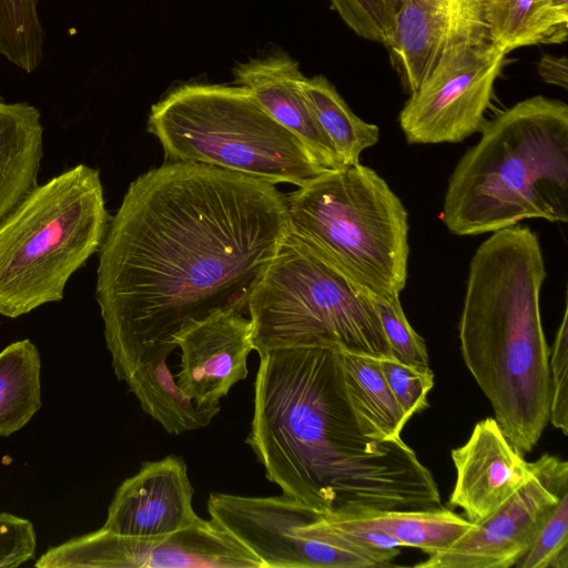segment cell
I'll return each mask as SVG.
<instances>
[{
    "label": "cell",
    "instance_id": "obj_1",
    "mask_svg": "<svg viewBox=\"0 0 568 568\" xmlns=\"http://www.w3.org/2000/svg\"><path fill=\"white\" fill-rule=\"evenodd\" d=\"M290 231L275 184L165 161L129 185L99 248L95 297L119 381L168 358L183 328L243 312Z\"/></svg>",
    "mask_w": 568,
    "mask_h": 568
},
{
    "label": "cell",
    "instance_id": "obj_2",
    "mask_svg": "<svg viewBox=\"0 0 568 568\" xmlns=\"http://www.w3.org/2000/svg\"><path fill=\"white\" fill-rule=\"evenodd\" d=\"M342 348L260 355L245 443L283 494L323 515L442 507L437 484L403 439L365 435L351 404Z\"/></svg>",
    "mask_w": 568,
    "mask_h": 568
},
{
    "label": "cell",
    "instance_id": "obj_3",
    "mask_svg": "<svg viewBox=\"0 0 568 568\" xmlns=\"http://www.w3.org/2000/svg\"><path fill=\"white\" fill-rule=\"evenodd\" d=\"M546 268L528 226L493 232L474 253L458 323L465 365L523 455L549 422V347L540 314Z\"/></svg>",
    "mask_w": 568,
    "mask_h": 568
},
{
    "label": "cell",
    "instance_id": "obj_4",
    "mask_svg": "<svg viewBox=\"0 0 568 568\" xmlns=\"http://www.w3.org/2000/svg\"><path fill=\"white\" fill-rule=\"evenodd\" d=\"M456 164L442 221L455 235L568 221V105L535 95L499 112Z\"/></svg>",
    "mask_w": 568,
    "mask_h": 568
},
{
    "label": "cell",
    "instance_id": "obj_5",
    "mask_svg": "<svg viewBox=\"0 0 568 568\" xmlns=\"http://www.w3.org/2000/svg\"><path fill=\"white\" fill-rule=\"evenodd\" d=\"M372 294L290 226L247 301L254 351L335 345L393 357Z\"/></svg>",
    "mask_w": 568,
    "mask_h": 568
},
{
    "label": "cell",
    "instance_id": "obj_6",
    "mask_svg": "<svg viewBox=\"0 0 568 568\" xmlns=\"http://www.w3.org/2000/svg\"><path fill=\"white\" fill-rule=\"evenodd\" d=\"M110 217L98 170L85 164L36 185L0 221V315L16 318L63 298L99 251Z\"/></svg>",
    "mask_w": 568,
    "mask_h": 568
},
{
    "label": "cell",
    "instance_id": "obj_7",
    "mask_svg": "<svg viewBox=\"0 0 568 568\" xmlns=\"http://www.w3.org/2000/svg\"><path fill=\"white\" fill-rule=\"evenodd\" d=\"M148 131L165 161L239 172L302 186L329 170L242 87L185 83L152 105Z\"/></svg>",
    "mask_w": 568,
    "mask_h": 568
},
{
    "label": "cell",
    "instance_id": "obj_8",
    "mask_svg": "<svg viewBox=\"0 0 568 568\" xmlns=\"http://www.w3.org/2000/svg\"><path fill=\"white\" fill-rule=\"evenodd\" d=\"M291 230L369 292L399 295L407 280L408 215L373 169H331L286 195Z\"/></svg>",
    "mask_w": 568,
    "mask_h": 568
},
{
    "label": "cell",
    "instance_id": "obj_9",
    "mask_svg": "<svg viewBox=\"0 0 568 568\" xmlns=\"http://www.w3.org/2000/svg\"><path fill=\"white\" fill-rule=\"evenodd\" d=\"M207 513L264 568L386 567L400 552L356 541L333 528L321 511L285 494L212 493Z\"/></svg>",
    "mask_w": 568,
    "mask_h": 568
},
{
    "label": "cell",
    "instance_id": "obj_10",
    "mask_svg": "<svg viewBox=\"0 0 568 568\" xmlns=\"http://www.w3.org/2000/svg\"><path fill=\"white\" fill-rule=\"evenodd\" d=\"M488 2L454 33L437 64L409 94L398 121L409 144L457 143L479 132L508 53L491 40Z\"/></svg>",
    "mask_w": 568,
    "mask_h": 568
},
{
    "label": "cell",
    "instance_id": "obj_11",
    "mask_svg": "<svg viewBox=\"0 0 568 568\" xmlns=\"http://www.w3.org/2000/svg\"><path fill=\"white\" fill-rule=\"evenodd\" d=\"M38 568H264L214 520L199 518L165 537H131L100 529L49 548Z\"/></svg>",
    "mask_w": 568,
    "mask_h": 568
},
{
    "label": "cell",
    "instance_id": "obj_12",
    "mask_svg": "<svg viewBox=\"0 0 568 568\" xmlns=\"http://www.w3.org/2000/svg\"><path fill=\"white\" fill-rule=\"evenodd\" d=\"M532 476L496 511L418 568H509L532 544L540 526L568 491V463L545 454Z\"/></svg>",
    "mask_w": 568,
    "mask_h": 568
},
{
    "label": "cell",
    "instance_id": "obj_13",
    "mask_svg": "<svg viewBox=\"0 0 568 568\" xmlns=\"http://www.w3.org/2000/svg\"><path fill=\"white\" fill-rule=\"evenodd\" d=\"M173 344L181 349V389L199 405H220L247 376V357L254 351L252 323L237 310L219 311L183 328Z\"/></svg>",
    "mask_w": 568,
    "mask_h": 568
},
{
    "label": "cell",
    "instance_id": "obj_14",
    "mask_svg": "<svg viewBox=\"0 0 568 568\" xmlns=\"http://www.w3.org/2000/svg\"><path fill=\"white\" fill-rule=\"evenodd\" d=\"M193 487L182 457L144 462L115 490L104 529L131 537H165L200 517L192 505Z\"/></svg>",
    "mask_w": 568,
    "mask_h": 568
},
{
    "label": "cell",
    "instance_id": "obj_15",
    "mask_svg": "<svg viewBox=\"0 0 568 568\" xmlns=\"http://www.w3.org/2000/svg\"><path fill=\"white\" fill-rule=\"evenodd\" d=\"M456 481L449 505L479 524L508 500L531 476L532 468L508 440L495 418L478 422L467 442L452 450Z\"/></svg>",
    "mask_w": 568,
    "mask_h": 568
},
{
    "label": "cell",
    "instance_id": "obj_16",
    "mask_svg": "<svg viewBox=\"0 0 568 568\" xmlns=\"http://www.w3.org/2000/svg\"><path fill=\"white\" fill-rule=\"evenodd\" d=\"M235 85L245 89L281 125L294 134L326 169L343 168L332 143L316 122L302 91L304 78L296 60L284 51L239 63Z\"/></svg>",
    "mask_w": 568,
    "mask_h": 568
},
{
    "label": "cell",
    "instance_id": "obj_17",
    "mask_svg": "<svg viewBox=\"0 0 568 568\" xmlns=\"http://www.w3.org/2000/svg\"><path fill=\"white\" fill-rule=\"evenodd\" d=\"M488 0H402L387 50L404 90L415 92L464 21Z\"/></svg>",
    "mask_w": 568,
    "mask_h": 568
},
{
    "label": "cell",
    "instance_id": "obj_18",
    "mask_svg": "<svg viewBox=\"0 0 568 568\" xmlns=\"http://www.w3.org/2000/svg\"><path fill=\"white\" fill-rule=\"evenodd\" d=\"M42 133L33 105L0 100V221L36 186Z\"/></svg>",
    "mask_w": 568,
    "mask_h": 568
},
{
    "label": "cell",
    "instance_id": "obj_19",
    "mask_svg": "<svg viewBox=\"0 0 568 568\" xmlns=\"http://www.w3.org/2000/svg\"><path fill=\"white\" fill-rule=\"evenodd\" d=\"M324 517L334 528H362L383 532L395 539L400 547H416L428 556L446 550L476 526L443 506L420 510L329 513Z\"/></svg>",
    "mask_w": 568,
    "mask_h": 568
},
{
    "label": "cell",
    "instance_id": "obj_20",
    "mask_svg": "<svg viewBox=\"0 0 568 568\" xmlns=\"http://www.w3.org/2000/svg\"><path fill=\"white\" fill-rule=\"evenodd\" d=\"M168 358L139 366L124 382L142 410L170 435L204 428L219 414L220 405L202 406L191 399L170 372Z\"/></svg>",
    "mask_w": 568,
    "mask_h": 568
},
{
    "label": "cell",
    "instance_id": "obj_21",
    "mask_svg": "<svg viewBox=\"0 0 568 568\" xmlns=\"http://www.w3.org/2000/svg\"><path fill=\"white\" fill-rule=\"evenodd\" d=\"M491 40L507 53L537 44H561L568 36V0H488Z\"/></svg>",
    "mask_w": 568,
    "mask_h": 568
},
{
    "label": "cell",
    "instance_id": "obj_22",
    "mask_svg": "<svg viewBox=\"0 0 568 568\" xmlns=\"http://www.w3.org/2000/svg\"><path fill=\"white\" fill-rule=\"evenodd\" d=\"M342 353L348 397L365 435L381 440L402 439L408 419L384 377L379 358Z\"/></svg>",
    "mask_w": 568,
    "mask_h": 568
},
{
    "label": "cell",
    "instance_id": "obj_23",
    "mask_svg": "<svg viewBox=\"0 0 568 568\" xmlns=\"http://www.w3.org/2000/svg\"><path fill=\"white\" fill-rule=\"evenodd\" d=\"M301 91L343 165L358 164L362 152L378 142V126L357 116L324 75L304 77Z\"/></svg>",
    "mask_w": 568,
    "mask_h": 568
},
{
    "label": "cell",
    "instance_id": "obj_24",
    "mask_svg": "<svg viewBox=\"0 0 568 568\" xmlns=\"http://www.w3.org/2000/svg\"><path fill=\"white\" fill-rule=\"evenodd\" d=\"M41 358L30 339L0 352V436L26 426L41 407Z\"/></svg>",
    "mask_w": 568,
    "mask_h": 568
},
{
    "label": "cell",
    "instance_id": "obj_25",
    "mask_svg": "<svg viewBox=\"0 0 568 568\" xmlns=\"http://www.w3.org/2000/svg\"><path fill=\"white\" fill-rule=\"evenodd\" d=\"M43 43L38 0H0V54L30 73L42 60Z\"/></svg>",
    "mask_w": 568,
    "mask_h": 568
},
{
    "label": "cell",
    "instance_id": "obj_26",
    "mask_svg": "<svg viewBox=\"0 0 568 568\" xmlns=\"http://www.w3.org/2000/svg\"><path fill=\"white\" fill-rule=\"evenodd\" d=\"M519 568H568V491L554 506L532 544L515 565Z\"/></svg>",
    "mask_w": 568,
    "mask_h": 568
},
{
    "label": "cell",
    "instance_id": "obj_27",
    "mask_svg": "<svg viewBox=\"0 0 568 568\" xmlns=\"http://www.w3.org/2000/svg\"><path fill=\"white\" fill-rule=\"evenodd\" d=\"M393 357L413 366H429L425 341L414 331L403 311L399 295L372 294Z\"/></svg>",
    "mask_w": 568,
    "mask_h": 568
},
{
    "label": "cell",
    "instance_id": "obj_28",
    "mask_svg": "<svg viewBox=\"0 0 568 568\" xmlns=\"http://www.w3.org/2000/svg\"><path fill=\"white\" fill-rule=\"evenodd\" d=\"M402 0H329L344 23L358 37L389 43L394 20Z\"/></svg>",
    "mask_w": 568,
    "mask_h": 568
},
{
    "label": "cell",
    "instance_id": "obj_29",
    "mask_svg": "<svg viewBox=\"0 0 568 568\" xmlns=\"http://www.w3.org/2000/svg\"><path fill=\"white\" fill-rule=\"evenodd\" d=\"M384 377L404 415L410 417L426 409L428 394L434 386V373L429 366L404 364L394 357L381 358Z\"/></svg>",
    "mask_w": 568,
    "mask_h": 568
},
{
    "label": "cell",
    "instance_id": "obj_30",
    "mask_svg": "<svg viewBox=\"0 0 568 568\" xmlns=\"http://www.w3.org/2000/svg\"><path fill=\"white\" fill-rule=\"evenodd\" d=\"M550 424L568 435V305L549 348Z\"/></svg>",
    "mask_w": 568,
    "mask_h": 568
},
{
    "label": "cell",
    "instance_id": "obj_31",
    "mask_svg": "<svg viewBox=\"0 0 568 568\" xmlns=\"http://www.w3.org/2000/svg\"><path fill=\"white\" fill-rule=\"evenodd\" d=\"M37 537L32 523L8 513H0V568H13L32 559Z\"/></svg>",
    "mask_w": 568,
    "mask_h": 568
},
{
    "label": "cell",
    "instance_id": "obj_32",
    "mask_svg": "<svg viewBox=\"0 0 568 568\" xmlns=\"http://www.w3.org/2000/svg\"><path fill=\"white\" fill-rule=\"evenodd\" d=\"M537 71L546 83L565 90L568 89V59L566 55H542L538 62Z\"/></svg>",
    "mask_w": 568,
    "mask_h": 568
}]
</instances>
